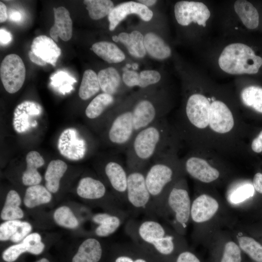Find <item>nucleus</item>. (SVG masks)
<instances>
[{"label":"nucleus","mask_w":262,"mask_h":262,"mask_svg":"<svg viewBox=\"0 0 262 262\" xmlns=\"http://www.w3.org/2000/svg\"><path fill=\"white\" fill-rule=\"evenodd\" d=\"M184 74L183 102L174 125L189 150L213 151L222 156L241 154L246 127L233 86L216 82L203 69Z\"/></svg>","instance_id":"1"},{"label":"nucleus","mask_w":262,"mask_h":262,"mask_svg":"<svg viewBox=\"0 0 262 262\" xmlns=\"http://www.w3.org/2000/svg\"><path fill=\"white\" fill-rule=\"evenodd\" d=\"M216 73L234 78L251 77L262 82V37L254 34L220 37L200 51Z\"/></svg>","instance_id":"2"},{"label":"nucleus","mask_w":262,"mask_h":262,"mask_svg":"<svg viewBox=\"0 0 262 262\" xmlns=\"http://www.w3.org/2000/svg\"><path fill=\"white\" fill-rule=\"evenodd\" d=\"M181 140L165 117L135 132L126 150L128 169H144L157 156L179 151Z\"/></svg>","instance_id":"3"},{"label":"nucleus","mask_w":262,"mask_h":262,"mask_svg":"<svg viewBox=\"0 0 262 262\" xmlns=\"http://www.w3.org/2000/svg\"><path fill=\"white\" fill-rule=\"evenodd\" d=\"M262 23V1H225L216 8L215 23L220 37L259 33Z\"/></svg>","instance_id":"4"},{"label":"nucleus","mask_w":262,"mask_h":262,"mask_svg":"<svg viewBox=\"0 0 262 262\" xmlns=\"http://www.w3.org/2000/svg\"><path fill=\"white\" fill-rule=\"evenodd\" d=\"M216 9L205 0H180L174 6L177 23L188 31L189 38L200 51L211 42Z\"/></svg>","instance_id":"5"},{"label":"nucleus","mask_w":262,"mask_h":262,"mask_svg":"<svg viewBox=\"0 0 262 262\" xmlns=\"http://www.w3.org/2000/svg\"><path fill=\"white\" fill-rule=\"evenodd\" d=\"M178 151L165 152L156 157L146 172L145 180L151 197L169 190L184 172Z\"/></svg>","instance_id":"6"},{"label":"nucleus","mask_w":262,"mask_h":262,"mask_svg":"<svg viewBox=\"0 0 262 262\" xmlns=\"http://www.w3.org/2000/svg\"><path fill=\"white\" fill-rule=\"evenodd\" d=\"M224 159L213 151L195 149L189 150L180 161L184 172L199 182L210 184L222 177Z\"/></svg>","instance_id":"7"},{"label":"nucleus","mask_w":262,"mask_h":262,"mask_svg":"<svg viewBox=\"0 0 262 262\" xmlns=\"http://www.w3.org/2000/svg\"><path fill=\"white\" fill-rule=\"evenodd\" d=\"M133 104L118 108L109 119L107 138L110 144L118 150H126L135 133Z\"/></svg>","instance_id":"8"},{"label":"nucleus","mask_w":262,"mask_h":262,"mask_svg":"<svg viewBox=\"0 0 262 262\" xmlns=\"http://www.w3.org/2000/svg\"><path fill=\"white\" fill-rule=\"evenodd\" d=\"M233 90L242 113L262 115V82L241 76L234 78Z\"/></svg>","instance_id":"9"},{"label":"nucleus","mask_w":262,"mask_h":262,"mask_svg":"<svg viewBox=\"0 0 262 262\" xmlns=\"http://www.w3.org/2000/svg\"><path fill=\"white\" fill-rule=\"evenodd\" d=\"M26 68L21 58L14 53L6 55L0 66L1 81L5 90L10 94L17 92L22 86Z\"/></svg>","instance_id":"10"},{"label":"nucleus","mask_w":262,"mask_h":262,"mask_svg":"<svg viewBox=\"0 0 262 262\" xmlns=\"http://www.w3.org/2000/svg\"><path fill=\"white\" fill-rule=\"evenodd\" d=\"M138 233L144 241L153 245L160 253L168 255L173 252V237L165 235L164 229L159 223L152 220L143 222L139 226Z\"/></svg>","instance_id":"11"},{"label":"nucleus","mask_w":262,"mask_h":262,"mask_svg":"<svg viewBox=\"0 0 262 262\" xmlns=\"http://www.w3.org/2000/svg\"><path fill=\"white\" fill-rule=\"evenodd\" d=\"M168 203L177 221L184 227L191 215V201L185 180L180 178L169 190Z\"/></svg>","instance_id":"12"},{"label":"nucleus","mask_w":262,"mask_h":262,"mask_svg":"<svg viewBox=\"0 0 262 262\" xmlns=\"http://www.w3.org/2000/svg\"><path fill=\"white\" fill-rule=\"evenodd\" d=\"M126 197L136 208L144 207L151 197L147 186L144 169H128Z\"/></svg>","instance_id":"13"},{"label":"nucleus","mask_w":262,"mask_h":262,"mask_svg":"<svg viewBox=\"0 0 262 262\" xmlns=\"http://www.w3.org/2000/svg\"><path fill=\"white\" fill-rule=\"evenodd\" d=\"M58 148L60 154L70 160H79L84 156L86 151L85 142L74 128H67L61 133Z\"/></svg>","instance_id":"14"},{"label":"nucleus","mask_w":262,"mask_h":262,"mask_svg":"<svg viewBox=\"0 0 262 262\" xmlns=\"http://www.w3.org/2000/svg\"><path fill=\"white\" fill-rule=\"evenodd\" d=\"M136 14L143 20L148 21L153 16V12L147 6L135 1H127L114 7L108 16L109 30L112 31L128 15Z\"/></svg>","instance_id":"15"},{"label":"nucleus","mask_w":262,"mask_h":262,"mask_svg":"<svg viewBox=\"0 0 262 262\" xmlns=\"http://www.w3.org/2000/svg\"><path fill=\"white\" fill-rule=\"evenodd\" d=\"M41 113V108L36 103L24 101L18 104L14 112L13 125L18 133H23L31 127H35L37 122L33 118Z\"/></svg>","instance_id":"16"},{"label":"nucleus","mask_w":262,"mask_h":262,"mask_svg":"<svg viewBox=\"0 0 262 262\" xmlns=\"http://www.w3.org/2000/svg\"><path fill=\"white\" fill-rule=\"evenodd\" d=\"M105 174L115 192L120 196H126L128 171L118 157H114L104 166Z\"/></svg>","instance_id":"17"},{"label":"nucleus","mask_w":262,"mask_h":262,"mask_svg":"<svg viewBox=\"0 0 262 262\" xmlns=\"http://www.w3.org/2000/svg\"><path fill=\"white\" fill-rule=\"evenodd\" d=\"M219 208L217 200L212 196L203 194L193 201L191 208V216L196 223H203L210 220Z\"/></svg>","instance_id":"18"},{"label":"nucleus","mask_w":262,"mask_h":262,"mask_svg":"<svg viewBox=\"0 0 262 262\" xmlns=\"http://www.w3.org/2000/svg\"><path fill=\"white\" fill-rule=\"evenodd\" d=\"M54 23L49 30L51 38L58 42V37L62 40L67 41L72 35V21L70 13L63 6L53 8Z\"/></svg>","instance_id":"19"},{"label":"nucleus","mask_w":262,"mask_h":262,"mask_svg":"<svg viewBox=\"0 0 262 262\" xmlns=\"http://www.w3.org/2000/svg\"><path fill=\"white\" fill-rule=\"evenodd\" d=\"M31 51L47 63L56 66L61 54V50L55 41L46 35L34 38L31 45Z\"/></svg>","instance_id":"20"},{"label":"nucleus","mask_w":262,"mask_h":262,"mask_svg":"<svg viewBox=\"0 0 262 262\" xmlns=\"http://www.w3.org/2000/svg\"><path fill=\"white\" fill-rule=\"evenodd\" d=\"M26 168L22 176V181L26 186L39 184L42 177L37 171L45 163L44 160L39 152L36 151L29 152L26 157Z\"/></svg>","instance_id":"21"},{"label":"nucleus","mask_w":262,"mask_h":262,"mask_svg":"<svg viewBox=\"0 0 262 262\" xmlns=\"http://www.w3.org/2000/svg\"><path fill=\"white\" fill-rule=\"evenodd\" d=\"M144 44L146 52L155 59L164 60L172 55L169 45L155 33H147L144 36Z\"/></svg>","instance_id":"22"},{"label":"nucleus","mask_w":262,"mask_h":262,"mask_svg":"<svg viewBox=\"0 0 262 262\" xmlns=\"http://www.w3.org/2000/svg\"><path fill=\"white\" fill-rule=\"evenodd\" d=\"M102 252L100 243L96 239L88 238L80 246L72 262H98Z\"/></svg>","instance_id":"23"},{"label":"nucleus","mask_w":262,"mask_h":262,"mask_svg":"<svg viewBox=\"0 0 262 262\" xmlns=\"http://www.w3.org/2000/svg\"><path fill=\"white\" fill-rule=\"evenodd\" d=\"M104 184L99 180L90 177L82 178L79 181L77 193L81 197L87 199H97L106 194Z\"/></svg>","instance_id":"24"},{"label":"nucleus","mask_w":262,"mask_h":262,"mask_svg":"<svg viewBox=\"0 0 262 262\" xmlns=\"http://www.w3.org/2000/svg\"><path fill=\"white\" fill-rule=\"evenodd\" d=\"M114 96L102 93L96 96L86 108L85 114L89 119H99L104 113L115 103Z\"/></svg>","instance_id":"25"},{"label":"nucleus","mask_w":262,"mask_h":262,"mask_svg":"<svg viewBox=\"0 0 262 262\" xmlns=\"http://www.w3.org/2000/svg\"><path fill=\"white\" fill-rule=\"evenodd\" d=\"M67 168L65 162L60 160L50 161L47 168L45 179L46 187L52 193H56L59 188L60 181Z\"/></svg>","instance_id":"26"},{"label":"nucleus","mask_w":262,"mask_h":262,"mask_svg":"<svg viewBox=\"0 0 262 262\" xmlns=\"http://www.w3.org/2000/svg\"><path fill=\"white\" fill-rule=\"evenodd\" d=\"M118 41L123 44L127 48L129 52L132 56L141 58L146 53L144 44L143 35L138 31H133L131 33H121L118 35Z\"/></svg>","instance_id":"27"},{"label":"nucleus","mask_w":262,"mask_h":262,"mask_svg":"<svg viewBox=\"0 0 262 262\" xmlns=\"http://www.w3.org/2000/svg\"><path fill=\"white\" fill-rule=\"evenodd\" d=\"M92 49L98 56L109 63H118L124 61V52L115 44L107 41L94 43Z\"/></svg>","instance_id":"28"},{"label":"nucleus","mask_w":262,"mask_h":262,"mask_svg":"<svg viewBox=\"0 0 262 262\" xmlns=\"http://www.w3.org/2000/svg\"><path fill=\"white\" fill-rule=\"evenodd\" d=\"M98 77L103 93L114 96L119 92L121 80L116 69L109 67L102 69L98 72Z\"/></svg>","instance_id":"29"},{"label":"nucleus","mask_w":262,"mask_h":262,"mask_svg":"<svg viewBox=\"0 0 262 262\" xmlns=\"http://www.w3.org/2000/svg\"><path fill=\"white\" fill-rule=\"evenodd\" d=\"M21 199L18 194L11 190L7 194L4 206L0 213L1 218L5 221L17 220L24 216V213L19 207Z\"/></svg>","instance_id":"30"},{"label":"nucleus","mask_w":262,"mask_h":262,"mask_svg":"<svg viewBox=\"0 0 262 262\" xmlns=\"http://www.w3.org/2000/svg\"><path fill=\"white\" fill-rule=\"evenodd\" d=\"M52 198L50 192L41 185L29 186L26 191L24 204L29 208H33L41 204L48 203Z\"/></svg>","instance_id":"31"},{"label":"nucleus","mask_w":262,"mask_h":262,"mask_svg":"<svg viewBox=\"0 0 262 262\" xmlns=\"http://www.w3.org/2000/svg\"><path fill=\"white\" fill-rule=\"evenodd\" d=\"M93 220L99 225L95 230V233L100 237L108 236L113 234L121 224L119 217L106 213L96 214L93 216Z\"/></svg>","instance_id":"32"},{"label":"nucleus","mask_w":262,"mask_h":262,"mask_svg":"<svg viewBox=\"0 0 262 262\" xmlns=\"http://www.w3.org/2000/svg\"><path fill=\"white\" fill-rule=\"evenodd\" d=\"M100 89L98 75L91 69L86 70L79 88L80 98L83 100H88L97 94Z\"/></svg>","instance_id":"33"},{"label":"nucleus","mask_w":262,"mask_h":262,"mask_svg":"<svg viewBox=\"0 0 262 262\" xmlns=\"http://www.w3.org/2000/svg\"><path fill=\"white\" fill-rule=\"evenodd\" d=\"M83 3L90 17L94 20L108 16L115 7L113 2L109 0H85Z\"/></svg>","instance_id":"34"},{"label":"nucleus","mask_w":262,"mask_h":262,"mask_svg":"<svg viewBox=\"0 0 262 262\" xmlns=\"http://www.w3.org/2000/svg\"><path fill=\"white\" fill-rule=\"evenodd\" d=\"M254 192L252 183L247 181H238L231 186L229 199L232 203H239L253 196Z\"/></svg>","instance_id":"35"},{"label":"nucleus","mask_w":262,"mask_h":262,"mask_svg":"<svg viewBox=\"0 0 262 262\" xmlns=\"http://www.w3.org/2000/svg\"><path fill=\"white\" fill-rule=\"evenodd\" d=\"M240 248L252 260L262 262V246L253 238L242 236L238 239Z\"/></svg>","instance_id":"36"},{"label":"nucleus","mask_w":262,"mask_h":262,"mask_svg":"<svg viewBox=\"0 0 262 262\" xmlns=\"http://www.w3.org/2000/svg\"><path fill=\"white\" fill-rule=\"evenodd\" d=\"M53 218L58 225L66 228L74 229L79 225L76 216L67 206H61L57 208L54 213Z\"/></svg>","instance_id":"37"},{"label":"nucleus","mask_w":262,"mask_h":262,"mask_svg":"<svg viewBox=\"0 0 262 262\" xmlns=\"http://www.w3.org/2000/svg\"><path fill=\"white\" fill-rule=\"evenodd\" d=\"M51 84L55 87H59L63 94L70 91L72 84L76 82L75 79L64 71H58L51 77Z\"/></svg>","instance_id":"38"},{"label":"nucleus","mask_w":262,"mask_h":262,"mask_svg":"<svg viewBox=\"0 0 262 262\" xmlns=\"http://www.w3.org/2000/svg\"><path fill=\"white\" fill-rule=\"evenodd\" d=\"M22 243L25 246L27 251L34 255L41 254L45 248V245L41 241V236L38 233H33L27 235Z\"/></svg>","instance_id":"39"},{"label":"nucleus","mask_w":262,"mask_h":262,"mask_svg":"<svg viewBox=\"0 0 262 262\" xmlns=\"http://www.w3.org/2000/svg\"><path fill=\"white\" fill-rule=\"evenodd\" d=\"M241 251L239 246L233 242L229 241L225 246L221 262H241Z\"/></svg>","instance_id":"40"},{"label":"nucleus","mask_w":262,"mask_h":262,"mask_svg":"<svg viewBox=\"0 0 262 262\" xmlns=\"http://www.w3.org/2000/svg\"><path fill=\"white\" fill-rule=\"evenodd\" d=\"M161 79L160 73L154 70H146L139 73V87L145 88L149 85L159 82Z\"/></svg>","instance_id":"41"},{"label":"nucleus","mask_w":262,"mask_h":262,"mask_svg":"<svg viewBox=\"0 0 262 262\" xmlns=\"http://www.w3.org/2000/svg\"><path fill=\"white\" fill-rule=\"evenodd\" d=\"M21 221L19 220L6 221L0 225V240L5 241L11 239L16 232Z\"/></svg>","instance_id":"42"},{"label":"nucleus","mask_w":262,"mask_h":262,"mask_svg":"<svg viewBox=\"0 0 262 262\" xmlns=\"http://www.w3.org/2000/svg\"><path fill=\"white\" fill-rule=\"evenodd\" d=\"M27 252L23 243L13 245L5 249L2 254L3 260L6 262H13L22 253Z\"/></svg>","instance_id":"43"},{"label":"nucleus","mask_w":262,"mask_h":262,"mask_svg":"<svg viewBox=\"0 0 262 262\" xmlns=\"http://www.w3.org/2000/svg\"><path fill=\"white\" fill-rule=\"evenodd\" d=\"M32 228V226L29 223L25 221L21 222L16 232L13 235L10 240L15 243L20 241L30 232Z\"/></svg>","instance_id":"44"},{"label":"nucleus","mask_w":262,"mask_h":262,"mask_svg":"<svg viewBox=\"0 0 262 262\" xmlns=\"http://www.w3.org/2000/svg\"><path fill=\"white\" fill-rule=\"evenodd\" d=\"M122 80L124 84L129 87L138 86L139 74L135 71L127 70L124 71Z\"/></svg>","instance_id":"45"},{"label":"nucleus","mask_w":262,"mask_h":262,"mask_svg":"<svg viewBox=\"0 0 262 262\" xmlns=\"http://www.w3.org/2000/svg\"><path fill=\"white\" fill-rule=\"evenodd\" d=\"M250 148L255 153L259 154L262 152V130L251 141Z\"/></svg>","instance_id":"46"},{"label":"nucleus","mask_w":262,"mask_h":262,"mask_svg":"<svg viewBox=\"0 0 262 262\" xmlns=\"http://www.w3.org/2000/svg\"><path fill=\"white\" fill-rule=\"evenodd\" d=\"M176 262H200V261L193 253L186 251L179 255Z\"/></svg>","instance_id":"47"},{"label":"nucleus","mask_w":262,"mask_h":262,"mask_svg":"<svg viewBox=\"0 0 262 262\" xmlns=\"http://www.w3.org/2000/svg\"><path fill=\"white\" fill-rule=\"evenodd\" d=\"M252 184L255 190L262 194V173H256L253 178Z\"/></svg>","instance_id":"48"},{"label":"nucleus","mask_w":262,"mask_h":262,"mask_svg":"<svg viewBox=\"0 0 262 262\" xmlns=\"http://www.w3.org/2000/svg\"><path fill=\"white\" fill-rule=\"evenodd\" d=\"M12 38L11 33L6 30L0 29V41L1 44H7L9 43Z\"/></svg>","instance_id":"49"},{"label":"nucleus","mask_w":262,"mask_h":262,"mask_svg":"<svg viewBox=\"0 0 262 262\" xmlns=\"http://www.w3.org/2000/svg\"><path fill=\"white\" fill-rule=\"evenodd\" d=\"M29 56L31 61L36 65L43 66L47 64L46 62L43 60L41 58L36 55L31 50L29 52Z\"/></svg>","instance_id":"50"},{"label":"nucleus","mask_w":262,"mask_h":262,"mask_svg":"<svg viewBox=\"0 0 262 262\" xmlns=\"http://www.w3.org/2000/svg\"><path fill=\"white\" fill-rule=\"evenodd\" d=\"M8 17L7 8L6 5L1 1L0 2V22H5Z\"/></svg>","instance_id":"51"},{"label":"nucleus","mask_w":262,"mask_h":262,"mask_svg":"<svg viewBox=\"0 0 262 262\" xmlns=\"http://www.w3.org/2000/svg\"><path fill=\"white\" fill-rule=\"evenodd\" d=\"M115 262H147L145 260L142 259H138L133 261L132 259L127 256H120L118 257L115 261Z\"/></svg>","instance_id":"52"},{"label":"nucleus","mask_w":262,"mask_h":262,"mask_svg":"<svg viewBox=\"0 0 262 262\" xmlns=\"http://www.w3.org/2000/svg\"><path fill=\"white\" fill-rule=\"evenodd\" d=\"M9 18L14 21L17 22L21 20L22 15L18 11H13L10 13L9 15Z\"/></svg>","instance_id":"53"},{"label":"nucleus","mask_w":262,"mask_h":262,"mask_svg":"<svg viewBox=\"0 0 262 262\" xmlns=\"http://www.w3.org/2000/svg\"><path fill=\"white\" fill-rule=\"evenodd\" d=\"M138 2L147 6H151L155 4V3L157 2V0H138Z\"/></svg>","instance_id":"54"},{"label":"nucleus","mask_w":262,"mask_h":262,"mask_svg":"<svg viewBox=\"0 0 262 262\" xmlns=\"http://www.w3.org/2000/svg\"><path fill=\"white\" fill-rule=\"evenodd\" d=\"M36 262H49V261L46 258H42Z\"/></svg>","instance_id":"55"},{"label":"nucleus","mask_w":262,"mask_h":262,"mask_svg":"<svg viewBox=\"0 0 262 262\" xmlns=\"http://www.w3.org/2000/svg\"><path fill=\"white\" fill-rule=\"evenodd\" d=\"M112 39L115 42H118V36H116V35L113 36Z\"/></svg>","instance_id":"56"},{"label":"nucleus","mask_w":262,"mask_h":262,"mask_svg":"<svg viewBox=\"0 0 262 262\" xmlns=\"http://www.w3.org/2000/svg\"><path fill=\"white\" fill-rule=\"evenodd\" d=\"M131 67H132V68L133 69H137L138 67V65L136 63H135V64H133L132 65H131Z\"/></svg>","instance_id":"57"},{"label":"nucleus","mask_w":262,"mask_h":262,"mask_svg":"<svg viewBox=\"0 0 262 262\" xmlns=\"http://www.w3.org/2000/svg\"><path fill=\"white\" fill-rule=\"evenodd\" d=\"M126 67H127V68H130L131 67V65L129 64H128L126 65Z\"/></svg>","instance_id":"58"},{"label":"nucleus","mask_w":262,"mask_h":262,"mask_svg":"<svg viewBox=\"0 0 262 262\" xmlns=\"http://www.w3.org/2000/svg\"><path fill=\"white\" fill-rule=\"evenodd\" d=\"M259 33L262 34L261 36L262 37V23L261 27Z\"/></svg>","instance_id":"59"}]
</instances>
